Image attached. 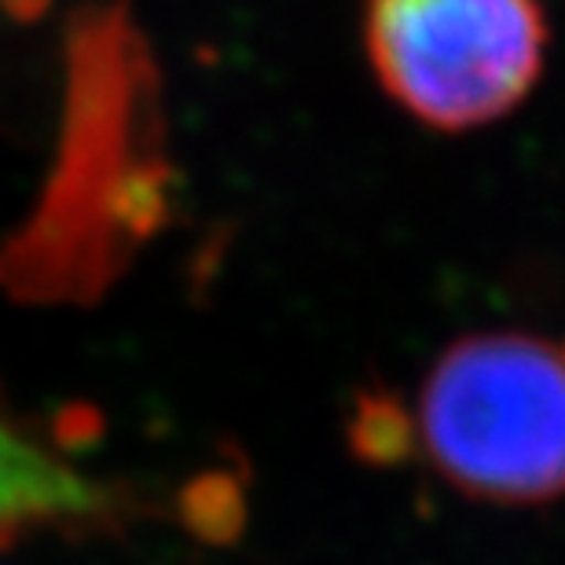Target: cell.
<instances>
[{
	"label": "cell",
	"instance_id": "cell-1",
	"mask_svg": "<svg viewBox=\"0 0 565 565\" xmlns=\"http://www.w3.org/2000/svg\"><path fill=\"white\" fill-rule=\"evenodd\" d=\"M419 440L462 495L547 503L565 492V338L481 331L451 342L419 397Z\"/></svg>",
	"mask_w": 565,
	"mask_h": 565
},
{
	"label": "cell",
	"instance_id": "cell-2",
	"mask_svg": "<svg viewBox=\"0 0 565 565\" xmlns=\"http://www.w3.org/2000/svg\"><path fill=\"white\" fill-rule=\"evenodd\" d=\"M364 44L382 88L445 132L511 115L544 66L540 0H367Z\"/></svg>",
	"mask_w": 565,
	"mask_h": 565
},
{
	"label": "cell",
	"instance_id": "cell-3",
	"mask_svg": "<svg viewBox=\"0 0 565 565\" xmlns=\"http://www.w3.org/2000/svg\"><path fill=\"white\" fill-rule=\"evenodd\" d=\"M104 492L0 415V536L104 511Z\"/></svg>",
	"mask_w": 565,
	"mask_h": 565
},
{
	"label": "cell",
	"instance_id": "cell-4",
	"mask_svg": "<svg viewBox=\"0 0 565 565\" xmlns=\"http://www.w3.org/2000/svg\"><path fill=\"white\" fill-rule=\"evenodd\" d=\"M353 445L360 456L375 459V462H393L401 459L412 445V423L397 404L379 397V401H364L356 415V429H353Z\"/></svg>",
	"mask_w": 565,
	"mask_h": 565
}]
</instances>
